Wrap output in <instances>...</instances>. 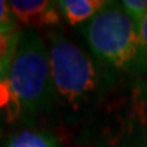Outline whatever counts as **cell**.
Instances as JSON below:
<instances>
[{
	"label": "cell",
	"instance_id": "4",
	"mask_svg": "<svg viewBox=\"0 0 147 147\" xmlns=\"http://www.w3.org/2000/svg\"><path fill=\"white\" fill-rule=\"evenodd\" d=\"M9 8L17 21L29 27H51L60 21L57 2L48 0H12Z\"/></svg>",
	"mask_w": 147,
	"mask_h": 147
},
{
	"label": "cell",
	"instance_id": "9",
	"mask_svg": "<svg viewBox=\"0 0 147 147\" xmlns=\"http://www.w3.org/2000/svg\"><path fill=\"white\" fill-rule=\"evenodd\" d=\"M120 3L126 11V14L140 26L143 18L147 15V0H123Z\"/></svg>",
	"mask_w": 147,
	"mask_h": 147
},
{
	"label": "cell",
	"instance_id": "10",
	"mask_svg": "<svg viewBox=\"0 0 147 147\" xmlns=\"http://www.w3.org/2000/svg\"><path fill=\"white\" fill-rule=\"evenodd\" d=\"M0 29L3 30H15L17 23H15V17L12 15L9 3L0 0Z\"/></svg>",
	"mask_w": 147,
	"mask_h": 147
},
{
	"label": "cell",
	"instance_id": "8",
	"mask_svg": "<svg viewBox=\"0 0 147 147\" xmlns=\"http://www.w3.org/2000/svg\"><path fill=\"white\" fill-rule=\"evenodd\" d=\"M137 69L147 72V15L138 26V59Z\"/></svg>",
	"mask_w": 147,
	"mask_h": 147
},
{
	"label": "cell",
	"instance_id": "1",
	"mask_svg": "<svg viewBox=\"0 0 147 147\" xmlns=\"http://www.w3.org/2000/svg\"><path fill=\"white\" fill-rule=\"evenodd\" d=\"M48 36L54 102L71 114L86 113L102 90L99 65L63 35L50 32Z\"/></svg>",
	"mask_w": 147,
	"mask_h": 147
},
{
	"label": "cell",
	"instance_id": "5",
	"mask_svg": "<svg viewBox=\"0 0 147 147\" xmlns=\"http://www.w3.org/2000/svg\"><path fill=\"white\" fill-rule=\"evenodd\" d=\"M107 2L104 0H60L57 8L69 24L75 26L84 21H90Z\"/></svg>",
	"mask_w": 147,
	"mask_h": 147
},
{
	"label": "cell",
	"instance_id": "11",
	"mask_svg": "<svg viewBox=\"0 0 147 147\" xmlns=\"http://www.w3.org/2000/svg\"><path fill=\"white\" fill-rule=\"evenodd\" d=\"M8 71H9L8 66L0 62V81H3V80L8 78Z\"/></svg>",
	"mask_w": 147,
	"mask_h": 147
},
{
	"label": "cell",
	"instance_id": "12",
	"mask_svg": "<svg viewBox=\"0 0 147 147\" xmlns=\"http://www.w3.org/2000/svg\"><path fill=\"white\" fill-rule=\"evenodd\" d=\"M141 93H143V99L147 102V84L143 86V89H141Z\"/></svg>",
	"mask_w": 147,
	"mask_h": 147
},
{
	"label": "cell",
	"instance_id": "3",
	"mask_svg": "<svg viewBox=\"0 0 147 147\" xmlns=\"http://www.w3.org/2000/svg\"><path fill=\"white\" fill-rule=\"evenodd\" d=\"M81 32L101 62L117 69H137L138 24L126 14L120 2H107Z\"/></svg>",
	"mask_w": 147,
	"mask_h": 147
},
{
	"label": "cell",
	"instance_id": "2",
	"mask_svg": "<svg viewBox=\"0 0 147 147\" xmlns=\"http://www.w3.org/2000/svg\"><path fill=\"white\" fill-rule=\"evenodd\" d=\"M8 81L15 105L14 116L38 114L54 102L48 50L36 32L21 35L8 71Z\"/></svg>",
	"mask_w": 147,
	"mask_h": 147
},
{
	"label": "cell",
	"instance_id": "6",
	"mask_svg": "<svg viewBox=\"0 0 147 147\" xmlns=\"http://www.w3.org/2000/svg\"><path fill=\"white\" fill-rule=\"evenodd\" d=\"M6 147H60V144L50 132L26 129L12 135Z\"/></svg>",
	"mask_w": 147,
	"mask_h": 147
},
{
	"label": "cell",
	"instance_id": "7",
	"mask_svg": "<svg viewBox=\"0 0 147 147\" xmlns=\"http://www.w3.org/2000/svg\"><path fill=\"white\" fill-rule=\"evenodd\" d=\"M21 33L15 30H3L0 29V62L9 68L12 60L15 57V53L18 48Z\"/></svg>",
	"mask_w": 147,
	"mask_h": 147
}]
</instances>
